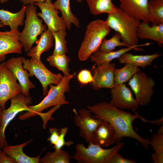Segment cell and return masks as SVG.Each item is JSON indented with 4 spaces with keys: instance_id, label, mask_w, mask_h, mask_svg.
I'll use <instances>...</instances> for the list:
<instances>
[{
    "instance_id": "cell-1",
    "label": "cell",
    "mask_w": 163,
    "mask_h": 163,
    "mask_svg": "<svg viewBox=\"0 0 163 163\" xmlns=\"http://www.w3.org/2000/svg\"><path fill=\"white\" fill-rule=\"evenodd\" d=\"M87 108L94 114L92 116L93 118L106 121L113 127L116 143L120 142L123 137H129L137 140L148 149L149 140L141 137L133 127V122L135 120L143 117L137 112L131 114L105 101L88 106Z\"/></svg>"
},
{
    "instance_id": "cell-2",
    "label": "cell",
    "mask_w": 163,
    "mask_h": 163,
    "mask_svg": "<svg viewBox=\"0 0 163 163\" xmlns=\"http://www.w3.org/2000/svg\"><path fill=\"white\" fill-rule=\"evenodd\" d=\"M75 75L74 73L72 74L64 75L59 84L56 85H50V89L47 94L41 102L35 105H28L29 110L20 115L18 119L20 120H26L39 115L43 110L51 106L69 104L65 93L69 91V82Z\"/></svg>"
},
{
    "instance_id": "cell-3",
    "label": "cell",
    "mask_w": 163,
    "mask_h": 163,
    "mask_svg": "<svg viewBox=\"0 0 163 163\" xmlns=\"http://www.w3.org/2000/svg\"><path fill=\"white\" fill-rule=\"evenodd\" d=\"M105 21L110 27L119 33L122 42L126 47L138 44L137 32L140 21L127 14L118 8L113 13L107 14Z\"/></svg>"
},
{
    "instance_id": "cell-4",
    "label": "cell",
    "mask_w": 163,
    "mask_h": 163,
    "mask_svg": "<svg viewBox=\"0 0 163 163\" xmlns=\"http://www.w3.org/2000/svg\"><path fill=\"white\" fill-rule=\"evenodd\" d=\"M111 30L105 21L98 19L90 22L78 52L79 60H87L98 50L102 40L110 34Z\"/></svg>"
},
{
    "instance_id": "cell-5",
    "label": "cell",
    "mask_w": 163,
    "mask_h": 163,
    "mask_svg": "<svg viewBox=\"0 0 163 163\" xmlns=\"http://www.w3.org/2000/svg\"><path fill=\"white\" fill-rule=\"evenodd\" d=\"M124 143L121 141L109 149L91 143L87 147L81 143L75 146L76 151L71 158L79 163H109L112 156L123 148Z\"/></svg>"
},
{
    "instance_id": "cell-6",
    "label": "cell",
    "mask_w": 163,
    "mask_h": 163,
    "mask_svg": "<svg viewBox=\"0 0 163 163\" xmlns=\"http://www.w3.org/2000/svg\"><path fill=\"white\" fill-rule=\"evenodd\" d=\"M36 9L34 4L27 6L24 27L20 36V41L25 52L30 50L38 36L46 30V24H43L42 19L37 16Z\"/></svg>"
},
{
    "instance_id": "cell-7",
    "label": "cell",
    "mask_w": 163,
    "mask_h": 163,
    "mask_svg": "<svg viewBox=\"0 0 163 163\" xmlns=\"http://www.w3.org/2000/svg\"><path fill=\"white\" fill-rule=\"evenodd\" d=\"M23 67L29 72L30 77L35 76L40 82L43 88V94L46 96L48 90V86L54 84L57 85L63 78L60 73L56 74L48 70L41 61H37L30 58L26 59L22 57Z\"/></svg>"
},
{
    "instance_id": "cell-8",
    "label": "cell",
    "mask_w": 163,
    "mask_h": 163,
    "mask_svg": "<svg viewBox=\"0 0 163 163\" xmlns=\"http://www.w3.org/2000/svg\"><path fill=\"white\" fill-rule=\"evenodd\" d=\"M32 99L29 96H25L21 93L11 98L10 106L3 110L2 121L0 126V147L1 149L8 145L5 135L7 126L18 113L29 110L28 106L31 104Z\"/></svg>"
},
{
    "instance_id": "cell-9",
    "label": "cell",
    "mask_w": 163,
    "mask_h": 163,
    "mask_svg": "<svg viewBox=\"0 0 163 163\" xmlns=\"http://www.w3.org/2000/svg\"><path fill=\"white\" fill-rule=\"evenodd\" d=\"M128 85L135 96V99L141 106L148 104L154 91L155 83L152 78L144 72L139 71L129 80Z\"/></svg>"
},
{
    "instance_id": "cell-10",
    "label": "cell",
    "mask_w": 163,
    "mask_h": 163,
    "mask_svg": "<svg viewBox=\"0 0 163 163\" xmlns=\"http://www.w3.org/2000/svg\"><path fill=\"white\" fill-rule=\"evenodd\" d=\"M21 93L20 86L6 62H2L0 64V104L3 109L8 100Z\"/></svg>"
},
{
    "instance_id": "cell-11",
    "label": "cell",
    "mask_w": 163,
    "mask_h": 163,
    "mask_svg": "<svg viewBox=\"0 0 163 163\" xmlns=\"http://www.w3.org/2000/svg\"><path fill=\"white\" fill-rule=\"evenodd\" d=\"M73 111L75 114L73 117L74 123L79 128V135L88 144L91 143L92 133L102 120L93 118L92 113L87 108L79 109L78 112L74 108Z\"/></svg>"
},
{
    "instance_id": "cell-12",
    "label": "cell",
    "mask_w": 163,
    "mask_h": 163,
    "mask_svg": "<svg viewBox=\"0 0 163 163\" xmlns=\"http://www.w3.org/2000/svg\"><path fill=\"white\" fill-rule=\"evenodd\" d=\"M115 65L113 63L94 65L91 70L93 81L91 86L94 90L105 88L111 89L114 86V71Z\"/></svg>"
},
{
    "instance_id": "cell-13",
    "label": "cell",
    "mask_w": 163,
    "mask_h": 163,
    "mask_svg": "<svg viewBox=\"0 0 163 163\" xmlns=\"http://www.w3.org/2000/svg\"><path fill=\"white\" fill-rule=\"evenodd\" d=\"M111 99L109 103L121 110L126 109L136 112L139 105L134 97L131 91L126 85H115L111 89Z\"/></svg>"
},
{
    "instance_id": "cell-14",
    "label": "cell",
    "mask_w": 163,
    "mask_h": 163,
    "mask_svg": "<svg viewBox=\"0 0 163 163\" xmlns=\"http://www.w3.org/2000/svg\"><path fill=\"white\" fill-rule=\"evenodd\" d=\"M34 4L41 10V12L37 13V15L44 21L48 29L52 32L60 30H66L64 20L62 17L59 16V12L54 8L52 3L36 2Z\"/></svg>"
},
{
    "instance_id": "cell-15",
    "label": "cell",
    "mask_w": 163,
    "mask_h": 163,
    "mask_svg": "<svg viewBox=\"0 0 163 163\" xmlns=\"http://www.w3.org/2000/svg\"><path fill=\"white\" fill-rule=\"evenodd\" d=\"M20 33L18 30L0 31V62L5 60L8 54L21 53L23 47L20 41Z\"/></svg>"
},
{
    "instance_id": "cell-16",
    "label": "cell",
    "mask_w": 163,
    "mask_h": 163,
    "mask_svg": "<svg viewBox=\"0 0 163 163\" xmlns=\"http://www.w3.org/2000/svg\"><path fill=\"white\" fill-rule=\"evenodd\" d=\"M6 64L17 80L18 81L21 93L24 95L29 96V91L34 88L35 86L30 80L27 70L23 69L22 57H13L8 59Z\"/></svg>"
},
{
    "instance_id": "cell-17",
    "label": "cell",
    "mask_w": 163,
    "mask_h": 163,
    "mask_svg": "<svg viewBox=\"0 0 163 163\" xmlns=\"http://www.w3.org/2000/svg\"><path fill=\"white\" fill-rule=\"evenodd\" d=\"M119 8L139 21L150 22L148 10V0H119Z\"/></svg>"
},
{
    "instance_id": "cell-18",
    "label": "cell",
    "mask_w": 163,
    "mask_h": 163,
    "mask_svg": "<svg viewBox=\"0 0 163 163\" xmlns=\"http://www.w3.org/2000/svg\"><path fill=\"white\" fill-rule=\"evenodd\" d=\"M115 133L113 127L107 122L102 121L92 133L91 142L103 147L116 143Z\"/></svg>"
},
{
    "instance_id": "cell-19",
    "label": "cell",
    "mask_w": 163,
    "mask_h": 163,
    "mask_svg": "<svg viewBox=\"0 0 163 163\" xmlns=\"http://www.w3.org/2000/svg\"><path fill=\"white\" fill-rule=\"evenodd\" d=\"M137 34L139 39L154 41L161 47L163 44V24L150 25L149 22L147 21L140 22L138 27Z\"/></svg>"
},
{
    "instance_id": "cell-20",
    "label": "cell",
    "mask_w": 163,
    "mask_h": 163,
    "mask_svg": "<svg viewBox=\"0 0 163 163\" xmlns=\"http://www.w3.org/2000/svg\"><path fill=\"white\" fill-rule=\"evenodd\" d=\"M152 43H147L140 45L138 44L130 47H126L116 51L109 52H102L98 49L91 55L90 57V60L92 62H94L95 65L110 62L113 60L118 59L124 53L133 49L136 50H143L142 49L138 47L149 46Z\"/></svg>"
},
{
    "instance_id": "cell-21",
    "label": "cell",
    "mask_w": 163,
    "mask_h": 163,
    "mask_svg": "<svg viewBox=\"0 0 163 163\" xmlns=\"http://www.w3.org/2000/svg\"><path fill=\"white\" fill-rule=\"evenodd\" d=\"M53 38L52 31L47 29L40 35L36 41L37 45L27 52V55L37 61H40L41 55L44 52L49 50L53 46Z\"/></svg>"
},
{
    "instance_id": "cell-22",
    "label": "cell",
    "mask_w": 163,
    "mask_h": 163,
    "mask_svg": "<svg viewBox=\"0 0 163 163\" xmlns=\"http://www.w3.org/2000/svg\"><path fill=\"white\" fill-rule=\"evenodd\" d=\"M27 6L23 5L18 12L14 13L8 10L0 9V21L4 26H9L10 30H18L24 24Z\"/></svg>"
},
{
    "instance_id": "cell-23",
    "label": "cell",
    "mask_w": 163,
    "mask_h": 163,
    "mask_svg": "<svg viewBox=\"0 0 163 163\" xmlns=\"http://www.w3.org/2000/svg\"><path fill=\"white\" fill-rule=\"evenodd\" d=\"M161 53L158 52L153 54L146 55H135L131 53H126L118 59L120 64H130L135 66L143 68L152 65L153 61L160 56Z\"/></svg>"
},
{
    "instance_id": "cell-24",
    "label": "cell",
    "mask_w": 163,
    "mask_h": 163,
    "mask_svg": "<svg viewBox=\"0 0 163 163\" xmlns=\"http://www.w3.org/2000/svg\"><path fill=\"white\" fill-rule=\"evenodd\" d=\"M32 140L31 139L19 145H8L4 147L3 151L11 156L16 163H39L40 154L37 157H32L27 155L23 151L24 148Z\"/></svg>"
},
{
    "instance_id": "cell-25",
    "label": "cell",
    "mask_w": 163,
    "mask_h": 163,
    "mask_svg": "<svg viewBox=\"0 0 163 163\" xmlns=\"http://www.w3.org/2000/svg\"><path fill=\"white\" fill-rule=\"evenodd\" d=\"M53 4L55 8L61 11L66 29L70 30L72 24L77 28H79V20L71 11L70 0H56Z\"/></svg>"
},
{
    "instance_id": "cell-26",
    "label": "cell",
    "mask_w": 163,
    "mask_h": 163,
    "mask_svg": "<svg viewBox=\"0 0 163 163\" xmlns=\"http://www.w3.org/2000/svg\"><path fill=\"white\" fill-rule=\"evenodd\" d=\"M91 13L94 15L115 12L117 8L112 0H86Z\"/></svg>"
},
{
    "instance_id": "cell-27",
    "label": "cell",
    "mask_w": 163,
    "mask_h": 163,
    "mask_svg": "<svg viewBox=\"0 0 163 163\" xmlns=\"http://www.w3.org/2000/svg\"><path fill=\"white\" fill-rule=\"evenodd\" d=\"M140 70L138 67L130 64H125L120 69H116L114 71V84L117 85L129 81L133 76Z\"/></svg>"
},
{
    "instance_id": "cell-28",
    "label": "cell",
    "mask_w": 163,
    "mask_h": 163,
    "mask_svg": "<svg viewBox=\"0 0 163 163\" xmlns=\"http://www.w3.org/2000/svg\"><path fill=\"white\" fill-rule=\"evenodd\" d=\"M148 10L152 24H163V0H150L148 2Z\"/></svg>"
},
{
    "instance_id": "cell-29",
    "label": "cell",
    "mask_w": 163,
    "mask_h": 163,
    "mask_svg": "<svg viewBox=\"0 0 163 163\" xmlns=\"http://www.w3.org/2000/svg\"><path fill=\"white\" fill-rule=\"evenodd\" d=\"M50 65L62 71L64 75L69 74V65L70 59L66 54H52L46 59Z\"/></svg>"
},
{
    "instance_id": "cell-30",
    "label": "cell",
    "mask_w": 163,
    "mask_h": 163,
    "mask_svg": "<svg viewBox=\"0 0 163 163\" xmlns=\"http://www.w3.org/2000/svg\"><path fill=\"white\" fill-rule=\"evenodd\" d=\"M71 158L69 153L62 148L47 152L43 157L40 158L39 163H70Z\"/></svg>"
},
{
    "instance_id": "cell-31",
    "label": "cell",
    "mask_w": 163,
    "mask_h": 163,
    "mask_svg": "<svg viewBox=\"0 0 163 163\" xmlns=\"http://www.w3.org/2000/svg\"><path fill=\"white\" fill-rule=\"evenodd\" d=\"M149 145L153 147L154 152L151 155L154 163H163V134L157 133L149 141Z\"/></svg>"
},
{
    "instance_id": "cell-32",
    "label": "cell",
    "mask_w": 163,
    "mask_h": 163,
    "mask_svg": "<svg viewBox=\"0 0 163 163\" xmlns=\"http://www.w3.org/2000/svg\"><path fill=\"white\" fill-rule=\"evenodd\" d=\"M55 40V46L53 54H66L68 52L67 46V41L66 39L67 35L66 30H60L52 32Z\"/></svg>"
},
{
    "instance_id": "cell-33",
    "label": "cell",
    "mask_w": 163,
    "mask_h": 163,
    "mask_svg": "<svg viewBox=\"0 0 163 163\" xmlns=\"http://www.w3.org/2000/svg\"><path fill=\"white\" fill-rule=\"evenodd\" d=\"M121 37L120 34L116 32L112 37L109 39L104 38L102 40L98 49L104 52H109L113 51L117 46H126L120 40Z\"/></svg>"
},
{
    "instance_id": "cell-34",
    "label": "cell",
    "mask_w": 163,
    "mask_h": 163,
    "mask_svg": "<svg viewBox=\"0 0 163 163\" xmlns=\"http://www.w3.org/2000/svg\"><path fill=\"white\" fill-rule=\"evenodd\" d=\"M68 128L66 127L62 128L59 131V134L58 140L53 147L55 150H59L62 149L64 146H69L73 144L72 141L66 142L65 137L67 133Z\"/></svg>"
},
{
    "instance_id": "cell-35",
    "label": "cell",
    "mask_w": 163,
    "mask_h": 163,
    "mask_svg": "<svg viewBox=\"0 0 163 163\" xmlns=\"http://www.w3.org/2000/svg\"><path fill=\"white\" fill-rule=\"evenodd\" d=\"M77 78L79 82L83 85L91 84L93 81L91 71L87 69L81 70L78 74Z\"/></svg>"
},
{
    "instance_id": "cell-36",
    "label": "cell",
    "mask_w": 163,
    "mask_h": 163,
    "mask_svg": "<svg viewBox=\"0 0 163 163\" xmlns=\"http://www.w3.org/2000/svg\"><path fill=\"white\" fill-rule=\"evenodd\" d=\"M133 160L123 157L118 152L115 153L110 158L109 163H136Z\"/></svg>"
},
{
    "instance_id": "cell-37",
    "label": "cell",
    "mask_w": 163,
    "mask_h": 163,
    "mask_svg": "<svg viewBox=\"0 0 163 163\" xmlns=\"http://www.w3.org/2000/svg\"><path fill=\"white\" fill-rule=\"evenodd\" d=\"M50 136L47 139L51 144L54 145L56 143L59 134V129L56 127L51 128L49 129Z\"/></svg>"
},
{
    "instance_id": "cell-38",
    "label": "cell",
    "mask_w": 163,
    "mask_h": 163,
    "mask_svg": "<svg viewBox=\"0 0 163 163\" xmlns=\"http://www.w3.org/2000/svg\"><path fill=\"white\" fill-rule=\"evenodd\" d=\"M0 163H16L9 155L0 149Z\"/></svg>"
},
{
    "instance_id": "cell-39",
    "label": "cell",
    "mask_w": 163,
    "mask_h": 163,
    "mask_svg": "<svg viewBox=\"0 0 163 163\" xmlns=\"http://www.w3.org/2000/svg\"><path fill=\"white\" fill-rule=\"evenodd\" d=\"M23 5L34 4L36 2L52 3V0H19Z\"/></svg>"
},
{
    "instance_id": "cell-40",
    "label": "cell",
    "mask_w": 163,
    "mask_h": 163,
    "mask_svg": "<svg viewBox=\"0 0 163 163\" xmlns=\"http://www.w3.org/2000/svg\"><path fill=\"white\" fill-rule=\"evenodd\" d=\"M142 121L143 122H150L152 123H154L158 126L160 125L161 124L163 125V117L159 119H158L155 121H149L147 120L144 117H143L141 119Z\"/></svg>"
},
{
    "instance_id": "cell-41",
    "label": "cell",
    "mask_w": 163,
    "mask_h": 163,
    "mask_svg": "<svg viewBox=\"0 0 163 163\" xmlns=\"http://www.w3.org/2000/svg\"><path fill=\"white\" fill-rule=\"evenodd\" d=\"M4 110L0 104V126L1 125L2 119V112Z\"/></svg>"
},
{
    "instance_id": "cell-42",
    "label": "cell",
    "mask_w": 163,
    "mask_h": 163,
    "mask_svg": "<svg viewBox=\"0 0 163 163\" xmlns=\"http://www.w3.org/2000/svg\"><path fill=\"white\" fill-rule=\"evenodd\" d=\"M157 133L159 134H163V125L158 129Z\"/></svg>"
},
{
    "instance_id": "cell-43",
    "label": "cell",
    "mask_w": 163,
    "mask_h": 163,
    "mask_svg": "<svg viewBox=\"0 0 163 163\" xmlns=\"http://www.w3.org/2000/svg\"><path fill=\"white\" fill-rule=\"evenodd\" d=\"M9 0H0V2L3 4L4 3L8 2Z\"/></svg>"
},
{
    "instance_id": "cell-44",
    "label": "cell",
    "mask_w": 163,
    "mask_h": 163,
    "mask_svg": "<svg viewBox=\"0 0 163 163\" xmlns=\"http://www.w3.org/2000/svg\"><path fill=\"white\" fill-rule=\"evenodd\" d=\"M80 3L82 2L83 0H74Z\"/></svg>"
},
{
    "instance_id": "cell-45",
    "label": "cell",
    "mask_w": 163,
    "mask_h": 163,
    "mask_svg": "<svg viewBox=\"0 0 163 163\" xmlns=\"http://www.w3.org/2000/svg\"><path fill=\"white\" fill-rule=\"evenodd\" d=\"M4 27V26L1 23L0 21V28H2V27Z\"/></svg>"
},
{
    "instance_id": "cell-46",
    "label": "cell",
    "mask_w": 163,
    "mask_h": 163,
    "mask_svg": "<svg viewBox=\"0 0 163 163\" xmlns=\"http://www.w3.org/2000/svg\"><path fill=\"white\" fill-rule=\"evenodd\" d=\"M0 149H1V148H0Z\"/></svg>"
},
{
    "instance_id": "cell-47",
    "label": "cell",
    "mask_w": 163,
    "mask_h": 163,
    "mask_svg": "<svg viewBox=\"0 0 163 163\" xmlns=\"http://www.w3.org/2000/svg\"></svg>"
}]
</instances>
